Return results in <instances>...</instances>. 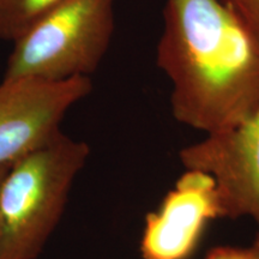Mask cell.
Segmentation results:
<instances>
[{"label":"cell","mask_w":259,"mask_h":259,"mask_svg":"<svg viewBox=\"0 0 259 259\" xmlns=\"http://www.w3.org/2000/svg\"><path fill=\"white\" fill-rule=\"evenodd\" d=\"M203 259H258L252 247L219 246L206 253Z\"/></svg>","instance_id":"cell-9"},{"label":"cell","mask_w":259,"mask_h":259,"mask_svg":"<svg viewBox=\"0 0 259 259\" xmlns=\"http://www.w3.org/2000/svg\"><path fill=\"white\" fill-rule=\"evenodd\" d=\"M60 0H0V40L12 41Z\"/></svg>","instance_id":"cell-7"},{"label":"cell","mask_w":259,"mask_h":259,"mask_svg":"<svg viewBox=\"0 0 259 259\" xmlns=\"http://www.w3.org/2000/svg\"><path fill=\"white\" fill-rule=\"evenodd\" d=\"M251 247H252V250L254 251V253H255V255H257V258L259 259V231H258L257 236H255L253 244L251 245Z\"/></svg>","instance_id":"cell-10"},{"label":"cell","mask_w":259,"mask_h":259,"mask_svg":"<svg viewBox=\"0 0 259 259\" xmlns=\"http://www.w3.org/2000/svg\"><path fill=\"white\" fill-rule=\"evenodd\" d=\"M156 61L173 118L204 136L259 107V41L222 0H166Z\"/></svg>","instance_id":"cell-1"},{"label":"cell","mask_w":259,"mask_h":259,"mask_svg":"<svg viewBox=\"0 0 259 259\" xmlns=\"http://www.w3.org/2000/svg\"><path fill=\"white\" fill-rule=\"evenodd\" d=\"M9 168H10V167H4V168H0V185H2V181H3V179H4V177H5L6 171L9 170Z\"/></svg>","instance_id":"cell-11"},{"label":"cell","mask_w":259,"mask_h":259,"mask_svg":"<svg viewBox=\"0 0 259 259\" xmlns=\"http://www.w3.org/2000/svg\"><path fill=\"white\" fill-rule=\"evenodd\" d=\"M216 219H222L216 181L205 171L185 169L160 206L145 216L142 257L189 259Z\"/></svg>","instance_id":"cell-6"},{"label":"cell","mask_w":259,"mask_h":259,"mask_svg":"<svg viewBox=\"0 0 259 259\" xmlns=\"http://www.w3.org/2000/svg\"><path fill=\"white\" fill-rule=\"evenodd\" d=\"M115 0H60L14 41L4 79L89 77L115 28Z\"/></svg>","instance_id":"cell-3"},{"label":"cell","mask_w":259,"mask_h":259,"mask_svg":"<svg viewBox=\"0 0 259 259\" xmlns=\"http://www.w3.org/2000/svg\"><path fill=\"white\" fill-rule=\"evenodd\" d=\"M247 25L259 41V0H222Z\"/></svg>","instance_id":"cell-8"},{"label":"cell","mask_w":259,"mask_h":259,"mask_svg":"<svg viewBox=\"0 0 259 259\" xmlns=\"http://www.w3.org/2000/svg\"><path fill=\"white\" fill-rule=\"evenodd\" d=\"M179 160L213 178L222 219H250L259 231V107L234 127L184 147Z\"/></svg>","instance_id":"cell-5"},{"label":"cell","mask_w":259,"mask_h":259,"mask_svg":"<svg viewBox=\"0 0 259 259\" xmlns=\"http://www.w3.org/2000/svg\"><path fill=\"white\" fill-rule=\"evenodd\" d=\"M89 155L88 143L61 132L9 168L0 185V259L38 257Z\"/></svg>","instance_id":"cell-2"},{"label":"cell","mask_w":259,"mask_h":259,"mask_svg":"<svg viewBox=\"0 0 259 259\" xmlns=\"http://www.w3.org/2000/svg\"><path fill=\"white\" fill-rule=\"evenodd\" d=\"M90 77L47 82L18 78L0 83V168L50 143L61 134L66 113L92 92Z\"/></svg>","instance_id":"cell-4"}]
</instances>
